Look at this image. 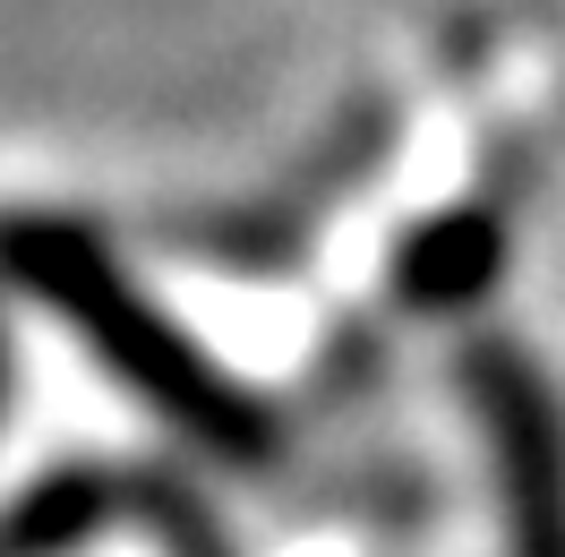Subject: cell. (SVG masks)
Masks as SVG:
<instances>
[{"label": "cell", "instance_id": "6da1fadb", "mask_svg": "<svg viewBox=\"0 0 565 557\" xmlns=\"http://www.w3.org/2000/svg\"><path fill=\"white\" fill-rule=\"evenodd\" d=\"M497 258V232L480 223V214H446L437 232H420V249H412V266H420V292H471V283L489 275Z\"/></svg>", "mask_w": 565, "mask_h": 557}]
</instances>
